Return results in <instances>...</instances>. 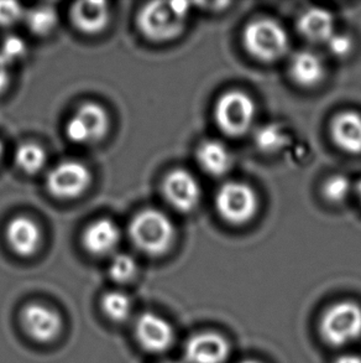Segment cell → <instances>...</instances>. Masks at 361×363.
I'll list each match as a JSON object with an SVG mask.
<instances>
[{"mask_svg":"<svg viewBox=\"0 0 361 363\" xmlns=\"http://www.w3.org/2000/svg\"><path fill=\"white\" fill-rule=\"evenodd\" d=\"M190 3L154 1L144 5L137 14V28L147 39L164 43L178 38L185 30Z\"/></svg>","mask_w":361,"mask_h":363,"instance_id":"6da1fadb","label":"cell"},{"mask_svg":"<svg viewBox=\"0 0 361 363\" xmlns=\"http://www.w3.org/2000/svg\"><path fill=\"white\" fill-rule=\"evenodd\" d=\"M129 236L142 253L160 257L171 250L176 238V228L166 213L156 208H147L132 218L129 225Z\"/></svg>","mask_w":361,"mask_h":363,"instance_id":"7a4b0ae2","label":"cell"},{"mask_svg":"<svg viewBox=\"0 0 361 363\" xmlns=\"http://www.w3.org/2000/svg\"><path fill=\"white\" fill-rule=\"evenodd\" d=\"M323 341L334 349H343L361 337V305L340 300L329 305L318 321Z\"/></svg>","mask_w":361,"mask_h":363,"instance_id":"3957f363","label":"cell"},{"mask_svg":"<svg viewBox=\"0 0 361 363\" xmlns=\"http://www.w3.org/2000/svg\"><path fill=\"white\" fill-rule=\"evenodd\" d=\"M243 45L251 57L260 62L271 64L287 54L290 36L277 20L260 18L245 26Z\"/></svg>","mask_w":361,"mask_h":363,"instance_id":"277c9868","label":"cell"},{"mask_svg":"<svg viewBox=\"0 0 361 363\" xmlns=\"http://www.w3.org/2000/svg\"><path fill=\"white\" fill-rule=\"evenodd\" d=\"M255 117L254 99L239 89L225 92L215 104V124L228 137H243L254 125Z\"/></svg>","mask_w":361,"mask_h":363,"instance_id":"5b68a950","label":"cell"},{"mask_svg":"<svg viewBox=\"0 0 361 363\" xmlns=\"http://www.w3.org/2000/svg\"><path fill=\"white\" fill-rule=\"evenodd\" d=\"M215 208L219 216L234 226L246 225L254 218L259 199L254 189L241 182H224L215 194Z\"/></svg>","mask_w":361,"mask_h":363,"instance_id":"8992f818","label":"cell"},{"mask_svg":"<svg viewBox=\"0 0 361 363\" xmlns=\"http://www.w3.org/2000/svg\"><path fill=\"white\" fill-rule=\"evenodd\" d=\"M19 320L25 334L38 344H51L64 331V318L59 310L42 303L25 305L20 311Z\"/></svg>","mask_w":361,"mask_h":363,"instance_id":"52a82bcc","label":"cell"},{"mask_svg":"<svg viewBox=\"0 0 361 363\" xmlns=\"http://www.w3.org/2000/svg\"><path fill=\"white\" fill-rule=\"evenodd\" d=\"M134 335L139 346L152 354H165L176 340V333L171 323L152 311H145L137 316L134 324Z\"/></svg>","mask_w":361,"mask_h":363,"instance_id":"ba28073f","label":"cell"},{"mask_svg":"<svg viewBox=\"0 0 361 363\" xmlns=\"http://www.w3.org/2000/svg\"><path fill=\"white\" fill-rule=\"evenodd\" d=\"M92 180L88 167L74 160H67L52 167L46 177V186L52 196L71 200L81 196Z\"/></svg>","mask_w":361,"mask_h":363,"instance_id":"9c48e42d","label":"cell"},{"mask_svg":"<svg viewBox=\"0 0 361 363\" xmlns=\"http://www.w3.org/2000/svg\"><path fill=\"white\" fill-rule=\"evenodd\" d=\"M107 112L99 104L88 102L77 108L66 124V135L76 144H94L107 134Z\"/></svg>","mask_w":361,"mask_h":363,"instance_id":"30bf717a","label":"cell"},{"mask_svg":"<svg viewBox=\"0 0 361 363\" xmlns=\"http://www.w3.org/2000/svg\"><path fill=\"white\" fill-rule=\"evenodd\" d=\"M162 192L168 205L180 213L195 210L202 199L200 182L185 169H173L167 174L162 182Z\"/></svg>","mask_w":361,"mask_h":363,"instance_id":"8fae6325","label":"cell"},{"mask_svg":"<svg viewBox=\"0 0 361 363\" xmlns=\"http://www.w3.org/2000/svg\"><path fill=\"white\" fill-rule=\"evenodd\" d=\"M229 356L228 340L214 331L192 335L183 346V357L187 363H225Z\"/></svg>","mask_w":361,"mask_h":363,"instance_id":"7c38bea8","label":"cell"},{"mask_svg":"<svg viewBox=\"0 0 361 363\" xmlns=\"http://www.w3.org/2000/svg\"><path fill=\"white\" fill-rule=\"evenodd\" d=\"M6 242L15 255L31 257L39 250L42 235L38 223L30 217H14L6 227Z\"/></svg>","mask_w":361,"mask_h":363,"instance_id":"4fadbf2b","label":"cell"},{"mask_svg":"<svg viewBox=\"0 0 361 363\" xmlns=\"http://www.w3.org/2000/svg\"><path fill=\"white\" fill-rule=\"evenodd\" d=\"M120 240V227L109 218H101L86 228L82 236V245L89 255L104 257L115 250Z\"/></svg>","mask_w":361,"mask_h":363,"instance_id":"5bb4252c","label":"cell"},{"mask_svg":"<svg viewBox=\"0 0 361 363\" xmlns=\"http://www.w3.org/2000/svg\"><path fill=\"white\" fill-rule=\"evenodd\" d=\"M288 74L294 84L304 89H312L324 79L326 66L319 55L309 50H301L290 60Z\"/></svg>","mask_w":361,"mask_h":363,"instance_id":"9a60e30c","label":"cell"},{"mask_svg":"<svg viewBox=\"0 0 361 363\" xmlns=\"http://www.w3.org/2000/svg\"><path fill=\"white\" fill-rule=\"evenodd\" d=\"M333 143L348 154L361 152V114L354 111L338 113L331 123Z\"/></svg>","mask_w":361,"mask_h":363,"instance_id":"2e32d148","label":"cell"},{"mask_svg":"<svg viewBox=\"0 0 361 363\" xmlns=\"http://www.w3.org/2000/svg\"><path fill=\"white\" fill-rule=\"evenodd\" d=\"M69 15L74 28L87 35L101 33L109 23V8L104 1L74 3Z\"/></svg>","mask_w":361,"mask_h":363,"instance_id":"e0dca14e","label":"cell"},{"mask_svg":"<svg viewBox=\"0 0 361 363\" xmlns=\"http://www.w3.org/2000/svg\"><path fill=\"white\" fill-rule=\"evenodd\" d=\"M297 25L299 34L316 44H326L336 33L333 15L319 8L306 10L298 19Z\"/></svg>","mask_w":361,"mask_h":363,"instance_id":"ac0fdd59","label":"cell"},{"mask_svg":"<svg viewBox=\"0 0 361 363\" xmlns=\"http://www.w3.org/2000/svg\"><path fill=\"white\" fill-rule=\"evenodd\" d=\"M197 162L208 175L219 177L229 172L233 165V155L224 143L205 140L197 149Z\"/></svg>","mask_w":361,"mask_h":363,"instance_id":"d6986e66","label":"cell"},{"mask_svg":"<svg viewBox=\"0 0 361 363\" xmlns=\"http://www.w3.org/2000/svg\"><path fill=\"white\" fill-rule=\"evenodd\" d=\"M103 315L114 324H124L132 315V300L122 290H110L101 299Z\"/></svg>","mask_w":361,"mask_h":363,"instance_id":"ffe728a7","label":"cell"},{"mask_svg":"<svg viewBox=\"0 0 361 363\" xmlns=\"http://www.w3.org/2000/svg\"><path fill=\"white\" fill-rule=\"evenodd\" d=\"M24 20L33 34L45 36L49 35L57 24V13L50 5H39L28 10Z\"/></svg>","mask_w":361,"mask_h":363,"instance_id":"44dd1931","label":"cell"},{"mask_svg":"<svg viewBox=\"0 0 361 363\" xmlns=\"http://www.w3.org/2000/svg\"><path fill=\"white\" fill-rule=\"evenodd\" d=\"M46 154L42 147L34 143H25L15 152V164L25 174H38L44 167Z\"/></svg>","mask_w":361,"mask_h":363,"instance_id":"7402d4cb","label":"cell"},{"mask_svg":"<svg viewBox=\"0 0 361 363\" xmlns=\"http://www.w3.org/2000/svg\"><path fill=\"white\" fill-rule=\"evenodd\" d=\"M108 274L117 284L130 283L137 274V260L125 253L115 255L108 267Z\"/></svg>","mask_w":361,"mask_h":363,"instance_id":"603a6c76","label":"cell"},{"mask_svg":"<svg viewBox=\"0 0 361 363\" xmlns=\"http://www.w3.org/2000/svg\"><path fill=\"white\" fill-rule=\"evenodd\" d=\"M354 191L352 182L345 175H333L323 184L322 194L328 202L342 203Z\"/></svg>","mask_w":361,"mask_h":363,"instance_id":"cb8c5ba5","label":"cell"},{"mask_svg":"<svg viewBox=\"0 0 361 363\" xmlns=\"http://www.w3.org/2000/svg\"><path fill=\"white\" fill-rule=\"evenodd\" d=\"M256 144L265 152H276L282 147L286 142V134L281 128L269 124L260 128L256 132Z\"/></svg>","mask_w":361,"mask_h":363,"instance_id":"d4e9b609","label":"cell"},{"mask_svg":"<svg viewBox=\"0 0 361 363\" xmlns=\"http://www.w3.org/2000/svg\"><path fill=\"white\" fill-rule=\"evenodd\" d=\"M26 50L28 48L24 40L16 35H9L0 45V57L11 66L24 57Z\"/></svg>","mask_w":361,"mask_h":363,"instance_id":"484cf974","label":"cell"},{"mask_svg":"<svg viewBox=\"0 0 361 363\" xmlns=\"http://www.w3.org/2000/svg\"><path fill=\"white\" fill-rule=\"evenodd\" d=\"M26 10L15 1H0V26L9 28L24 20Z\"/></svg>","mask_w":361,"mask_h":363,"instance_id":"4316f807","label":"cell"},{"mask_svg":"<svg viewBox=\"0 0 361 363\" xmlns=\"http://www.w3.org/2000/svg\"><path fill=\"white\" fill-rule=\"evenodd\" d=\"M328 51L336 56V57H347L348 55L350 54L353 51L352 38L349 35L339 34V33H334L332 38L328 40L327 43Z\"/></svg>","mask_w":361,"mask_h":363,"instance_id":"83f0119b","label":"cell"},{"mask_svg":"<svg viewBox=\"0 0 361 363\" xmlns=\"http://www.w3.org/2000/svg\"><path fill=\"white\" fill-rule=\"evenodd\" d=\"M10 79V65L6 64L4 60L0 57V94L4 92L8 87Z\"/></svg>","mask_w":361,"mask_h":363,"instance_id":"f1b7e54d","label":"cell"},{"mask_svg":"<svg viewBox=\"0 0 361 363\" xmlns=\"http://www.w3.org/2000/svg\"><path fill=\"white\" fill-rule=\"evenodd\" d=\"M333 363H361V356L357 354H343Z\"/></svg>","mask_w":361,"mask_h":363,"instance_id":"f546056e","label":"cell"},{"mask_svg":"<svg viewBox=\"0 0 361 363\" xmlns=\"http://www.w3.org/2000/svg\"><path fill=\"white\" fill-rule=\"evenodd\" d=\"M354 191H355V194H357V200H359V202L361 203V179L359 180V182H357V184H355Z\"/></svg>","mask_w":361,"mask_h":363,"instance_id":"4dcf8cb0","label":"cell"},{"mask_svg":"<svg viewBox=\"0 0 361 363\" xmlns=\"http://www.w3.org/2000/svg\"><path fill=\"white\" fill-rule=\"evenodd\" d=\"M238 363H263L261 361H259V359H241V361H239Z\"/></svg>","mask_w":361,"mask_h":363,"instance_id":"1f68e13d","label":"cell"},{"mask_svg":"<svg viewBox=\"0 0 361 363\" xmlns=\"http://www.w3.org/2000/svg\"><path fill=\"white\" fill-rule=\"evenodd\" d=\"M159 363H180L178 361H172V359H166V361H161V362Z\"/></svg>","mask_w":361,"mask_h":363,"instance_id":"d6a6232c","label":"cell"},{"mask_svg":"<svg viewBox=\"0 0 361 363\" xmlns=\"http://www.w3.org/2000/svg\"><path fill=\"white\" fill-rule=\"evenodd\" d=\"M3 144H1V142H0V157H1V155H3Z\"/></svg>","mask_w":361,"mask_h":363,"instance_id":"836d02e7","label":"cell"}]
</instances>
